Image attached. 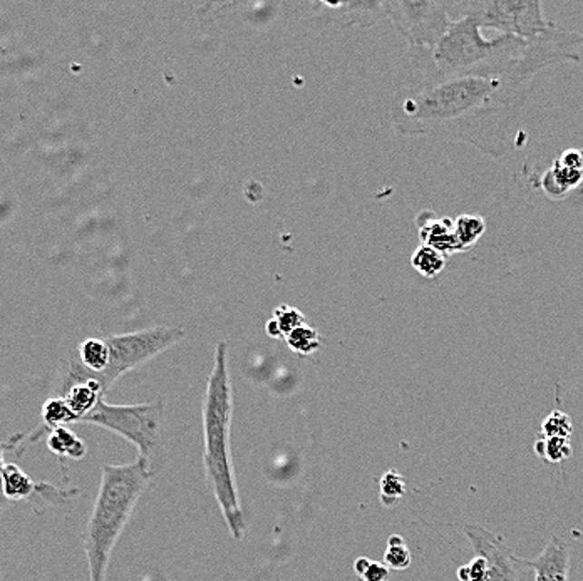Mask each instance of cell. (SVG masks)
I'll list each match as a JSON object with an SVG mask.
<instances>
[{
    "label": "cell",
    "instance_id": "6da1fadb",
    "mask_svg": "<svg viewBox=\"0 0 583 581\" xmlns=\"http://www.w3.org/2000/svg\"><path fill=\"white\" fill-rule=\"evenodd\" d=\"M583 33L553 24L530 47L505 63L466 73H440L426 49H414L404 81L389 101V118L403 136L470 144L503 158L521 144V118L530 86L545 67L580 61Z\"/></svg>",
    "mask_w": 583,
    "mask_h": 581
},
{
    "label": "cell",
    "instance_id": "7a4b0ae2",
    "mask_svg": "<svg viewBox=\"0 0 583 581\" xmlns=\"http://www.w3.org/2000/svg\"><path fill=\"white\" fill-rule=\"evenodd\" d=\"M228 344L220 340L215 349L213 369L209 373L201 417H203V468L209 489L220 506L221 515L231 537L242 541L247 523L240 505L231 460L230 432L233 421V385L230 375Z\"/></svg>",
    "mask_w": 583,
    "mask_h": 581
},
{
    "label": "cell",
    "instance_id": "3957f363",
    "mask_svg": "<svg viewBox=\"0 0 583 581\" xmlns=\"http://www.w3.org/2000/svg\"><path fill=\"white\" fill-rule=\"evenodd\" d=\"M156 472L143 460L102 466L100 489L84 531L91 581H106L111 553Z\"/></svg>",
    "mask_w": 583,
    "mask_h": 581
},
{
    "label": "cell",
    "instance_id": "277c9868",
    "mask_svg": "<svg viewBox=\"0 0 583 581\" xmlns=\"http://www.w3.org/2000/svg\"><path fill=\"white\" fill-rule=\"evenodd\" d=\"M530 41L508 34L486 39L470 15L452 21L434 49H426L431 66L440 73H466L493 66L523 54Z\"/></svg>",
    "mask_w": 583,
    "mask_h": 581
},
{
    "label": "cell",
    "instance_id": "5b68a950",
    "mask_svg": "<svg viewBox=\"0 0 583 581\" xmlns=\"http://www.w3.org/2000/svg\"><path fill=\"white\" fill-rule=\"evenodd\" d=\"M79 422L94 424L120 434L136 446L140 460L154 472V464L161 460L166 444V406L163 399L153 402L114 406L101 397L96 407Z\"/></svg>",
    "mask_w": 583,
    "mask_h": 581
},
{
    "label": "cell",
    "instance_id": "8992f818",
    "mask_svg": "<svg viewBox=\"0 0 583 581\" xmlns=\"http://www.w3.org/2000/svg\"><path fill=\"white\" fill-rule=\"evenodd\" d=\"M185 337L187 330L177 325H154L150 329L104 337L106 371L98 381L102 394L106 395L121 375L171 349Z\"/></svg>",
    "mask_w": 583,
    "mask_h": 581
},
{
    "label": "cell",
    "instance_id": "52a82bcc",
    "mask_svg": "<svg viewBox=\"0 0 583 581\" xmlns=\"http://www.w3.org/2000/svg\"><path fill=\"white\" fill-rule=\"evenodd\" d=\"M460 7L462 15L473 17L480 27L525 41L537 39L553 25L545 17L543 4L539 0H474Z\"/></svg>",
    "mask_w": 583,
    "mask_h": 581
},
{
    "label": "cell",
    "instance_id": "ba28073f",
    "mask_svg": "<svg viewBox=\"0 0 583 581\" xmlns=\"http://www.w3.org/2000/svg\"><path fill=\"white\" fill-rule=\"evenodd\" d=\"M384 15L414 49H434L452 17L448 4L436 0H383Z\"/></svg>",
    "mask_w": 583,
    "mask_h": 581
},
{
    "label": "cell",
    "instance_id": "9c48e42d",
    "mask_svg": "<svg viewBox=\"0 0 583 581\" xmlns=\"http://www.w3.org/2000/svg\"><path fill=\"white\" fill-rule=\"evenodd\" d=\"M464 535L471 543L474 553L486 563V581H517L518 565L503 537L478 525H466Z\"/></svg>",
    "mask_w": 583,
    "mask_h": 581
},
{
    "label": "cell",
    "instance_id": "30bf717a",
    "mask_svg": "<svg viewBox=\"0 0 583 581\" xmlns=\"http://www.w3.org/2000/svg\"><path fill=\"white\" fill-rule=\"evenodd\" d=\"M517 565L535 570V581H568L570 573V545L553 535L537 558H518Z\"/></svg>",
    "mask_w": 583,
    "mask_h": 581
},
{
    "label": "cell",
    "instance_id": "8fae6325",
    "mask_svg": "<svg viewBox=\"0 0 583 581\" xmlns=\"http://www.w3.org/2000/svg\"><path fill=\"white\" fill-rule=\"evenodd\" d=\"M316 14H322L330 23L342 25H371L385 17L383 2H317L312 5Z\"/></svg>",
    "mask_w": 583,
    "mask_h": 581
},
{
    "label": "cell",
    "instance_id": "7c38bea8",
    "mask_svg": "<svg viewBox=\"0 0 583 581\" xmlns=\"http://www.w3.org/2000/svg\"><path fill=\"white\" fill-rule=\"evenodd\" d=\"M416 227H418L419 240L423 245L438 250L446 258L456 253H462L454 235V219L438 217L431 209H423L416 215Z\"/></svg>",
    "mask_w": 583,
    "mask_h": 581
},
{
    "label": "cell",
    "instance_id": "4fadbf2b",
    "mask_svg": "<svg viewBox=\"0 0 583 581\" xmlns=\"http://www.w3.org/2000/svg\"><path fill=\"white\" fill-rule=\"evenodd\" d=\"M61 397L66 401L69 411L73 412L74 422H79L96 407L98 401L104 397V394L100 387L92 382H77L66 389Z\"/></svg>",
    "mask_w": 583,
    "mask_h": 581
},
{
    "label": "cell",
    "instance_id": "5bb4252c",
    "mask_svg": "<svg viewBox=\"0 0 583 581\" xmlns=\"http://www.w3.org/2000/svg\"><path fill=\"white\" fill-rule=\"evenodd\" d=\"M306 325V315L296 307L278 305L274 310V318L267 322V334L274 339H286L290 332Z\"/></svg>",
    "mask_w": 583,
    "mask_h": 581
},
{
    "label": "cell",
    "instance_id": "9a60e30c",
    "mask_svg": "<svg viewBox=\"0 0 583 581\" xmlns=\"http://www.w3.org/2000/svg\"><path fill=\"white\" fill-rule=\"evenodd\" d=\"M49 450L57 456H67L73 460H81L86 454V444L83 439L77 438L76 434L67 429L66 426L53 429L49 436Z\"/></svg>",
    "mask_w": 583,
    "mask_h": 581
},
{
    "label": "cell",
    "instance_id": "2e32d148",
    "mask_svg": "<svg viewBox=\"0 0 583 581\" xmlns=\"http://www.w3.org/2000/svg\"><path fill=\"white\" fill-rule=\"evenodd\" d=\"M34 483L27 474L15 464H4L2 470V494L9 499H24L33 493Z\"/></svg>",
    "mask_w": 583,
    "mask_h": 581
},
{
    "label": "cell",
    "instance_id": "e0dca14e",
    "mask_svg": "<svg viewBox=\"0 0 583 581\" xmlns=\"http://www.w3.org/2000/svg\"><path fill=\"white\" fill-rule=\"evenodd\" d=\"M484 230V219L478 215H462L454 219V235L462 253L471 250L476 242L483 237Z\"/></svg>",
    "mask_w": 583,
    "mask_h": 581
},
{
    "label": "cell",
    "instance_id": "ac0fdd59",
    "mask_svg": "<svg viewBox=\"0 0 583 581\" xmlns=\"http://www.w3.org/2000/svg\"><path fill=\"white\" fill-rule=\"evenodd\" d=\"M446 260L448 258L442 253L431 248V247H426V245H421L418 250H414L413 253L411 265L424 278H436L438 275L442 274V270L446 266Z\"/></svg>",
    "mask_w": 583,
    "mask_h": 581
},
{
    "label": "cell",
    "instance_id": "d6986e66",
    "mask_svg": "<svg viewBox=\"0 0 583 581\" xmlns=\"http://www.w3.org/2000/svg\"><path fill=\"white\" fill-rule=\"evenodd\" d=\"M287 345L290 347V351L296 352L302 357H308L312 353L322 349V335L317 330L310 325H300L298 329L290 332L286 337Z\"/></svg>",
    "mask_w": 583,
    "mask_h": 581
},
{
    "label": "cell",
    "instance_id": "ffe728a7",
    "mask_svg": "<svg viewBox=\"0 0 583 581\" xmlns=\"http://www.w3.org/2000/svg\"><path fill=\"white\" fill-rule=\"evenodd\" d=\"M535 454L541 458V460H549V462H563V460H570L573 454L572 444L570 439L565 438H541L539 436L535 441Z\"/></svg>",
    "mask_w": 583,
    "mask_h": 581
},
{
    "label": "cell",
    "instance_id": "44dd1931",
    "mask_svg": "<svg viewBox=\"0 0 583 581\" xmlns=\"http://www.w3.org/2000/svg\"><path fill=\"white\" fill-rule=\"evenodd\" d=\"M379 491L381 503L385 508H394L406 496V481L396 470H391L383 474L379 481Z\"/></svg>",
    "mask_w": 583,
    "mask_h": 581
},
{
    "label": "cell",
    "instance_id": "7402d4cb",
    "mask_svg": "<svg viewBox=\"0 0 583 581\" xmlns=\"http://www.w3.org/2000/svg\"><path fill=\"white\" fill-rule=\"evenodd\" d=\"M573 434L572 419L561 411H551L541 422V438L570 439Z\"/></svg>",
    "mask_w": 583,
    "mask_h": 581
},
{
    "label": "cell",
    "instance_id": "603a6c76",
    "mask_svg": "<svg viewBox=\"0 0 583 581\" xmlns=\"http://www.w3.org/2000/svg\"><path fill=\"white\" fill-rule=\"evenodd\" d=\"M43 417H44L45 426L51 429L61 428L74 422V416L69 411L66 401L63 397L49 399L43 407Z\"/></svg>",
    "mask_w": 583,
    "mask_h": 581
},
{
    "label": "cell",
    "instance_id": "cb8c5ba5",
    "mask_svg": "<svg viewBox=\"0 0 583 581\" xmlns=\"http://www.w3.org/2000/svg\"><path fill=\"white\" fill-rule=\"evenodd\" d=\"M413 555L406 545L403 547H387L384 553V565L389 570L403 571L411 566Z\"/></svg>",
    "mask_w": 583,
    "mask_h": 581
},
{
    "label": "cell",
    "instance_id": "d4e9b609",
    "mask_svg": "<svg viewBox=\"0 0 583 581\" xmlns=\"http://www.w3.org/2000/svg\"><path fill=\"white\" fill-rule=\"evenodd\" d=\"M486 575H488V570H486V563L481 557H474L470 563L462 565L456 571V576L460 581H486Z\"/></svg>",
    "mask_w": 583,
    "mask_h": 581
},
{
    "label": "cell",
    "instance_id": "484cf974",
    "mask_svg": "<svg viewBox=\"0 0 583 581\" xmlns=\"http://www.w3.org/2000/svg\"><path fill=\"white\" fill-rule=\"evenodd\" d=\"M391 570L385 566L384 563L379 561H371L369 568L363 575L364 581H389Z\"/></svg>",
    "mask_w": 583,
    "mask_h": 581
},
{
    "label": "cell",
    "instance_id": "4316f807",
    "mask_svg": "<svg viewBox=\"0 0 583 581\" xmlns=\"http://www.w3.org/2000/svg\"><path fill=\"white\" fill-rule=\"evenodd\" d=\"M371 561H373V559L365 558V557L355 559V561H354V571L363 578V575L367 571V568H369Z\"/></svg>",
    "mask_w": 583,
    "mask_h": 581
},
{
    "label": "cell",
    "instance_id": "83f0119b",
    "mask_svg": "<svg viewBox=\"0 0 583 581\" xmlns=\"http://www.w3.org/2000/svg\"><path fill=\"white\" fill-rule=\"evenodd\" d=\"M403 545H406V541H404V537H399V535H393L387 539V547H403Z\"/></svg>",
    "mask_w": 583,
    "mask_h": 581
},
{
    "label": "cell",
    "instance_id": "f1b7e54d",
    "mask_svg": "<svg viewBox=\"0 0 583 581\" xmlns=\"http://www.w3.org/2000/svg\"><path fill=\"white\" fill-rule=\"evenodd\" d=\"M2 470H4V464H2V448H0V494H2Z\"/></svg>",
    "mask_w": 583,
    "mask_h": 581
}]
</instances>
